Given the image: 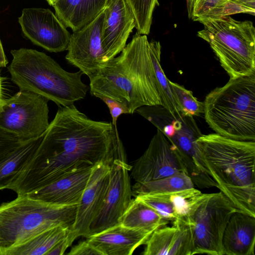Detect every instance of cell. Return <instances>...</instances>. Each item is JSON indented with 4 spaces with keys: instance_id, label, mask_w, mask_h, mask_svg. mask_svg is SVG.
Instances as JSON below:
<instances>
[{
    "instance_id": "1",
    "label": "cell",
    "mask_w": 255,
    "mask_h": 255,
    "mask_svg": "<svg viewBox=\"0 0 255 255\" xmlns=\"http://www.w3.org/2000/svg\"><path fill=\"white\" fill-rule=\"evenodd\" d=\"M126 157L112 122L94 121L74 105L59 107L32 159L8 189L26 195L78 169Z\"/></svg>"
},
{
    "instance_id": "2",
    "label": "cell",
    "mask_w": 255,
    "mask_h": 255,
    "mask_svg": "<svg viewBox=\"0 0 255 255\" xmlns=\"http://www.w3.org/2000/svg\"><path fill=\"white\" fill-rule=\"evenodd\" d=\"M92 96L103 95L132 114L145 106H162L146 35L136 32L120 54L89 77Z\"/></svg>"
},
{
    "instance_id": "3",
    "label": "cell",
    "mask_w": 255,
    "mask_h": 255,
    "mask_svg": "<svg viewBox=\"0 0 255 255\" xmlns=\"http://www.w3.org/2000/svg\"><path fill=\"white\" fill-rule=\"evenodd\" d=\"M195 142L217 188L239 212L255 217V141L216 133L202 134Z\"/></svg>"
},
{
    "instance_id": "4",
    "label": "cell",
    "mask_w": 255,
    "mask_h": 255,
    "mask_svg": "<svg viewBox=\"0 0 255 255\" xmlns=\"http://www.w3.org/2000/svg\"><path fill=\"white\" fill-rule=\"evenodd\" d=\"M8 67L12 82L20 90L40 95L59 107H68L84 99L89 86L82 80V72L66 71L53 58L35 49L11 51Z\"/></svg>"
},
{
    "instance_id": "5",
    "label": "cell",
    "mask_w": 255,
    "mask_h": 255,
    "mask_svg": "<svg viewBox=\"0 0 255 255\" xmlns=\"http://www.w3.org/2000/svg\"><path fill=\"white\" fill-rule=\"evenodd\" d=\"M203 104L206 122L216 133L255 141V74L230 79L211 91Z\"/></svg>"
},
{
    "instance_id": "6",
    "label": "cell",
    "mask_w": 255,
    "mask_h": 255,
    "mask_svg": "<svg viewBox=\"0 0 255 255\" xmlns=\"http://www.w3.org/2000/svg\"><path fill=\"white\" fill-rule=\"evenodd\" d=\"M77 205L44 202L28 195L0 205V255L50 228L72 227Z\"/></svg>"
},
{
    "instance_id": "7",
    "label": "cell",
    "mask_w": 255,
    "mask_h": 255,
    "mask_svg": "<svg viewBox=\"0 0 255 255\" xmlns=\"http://www.w3.org/2000/svg\"><path fill=\"white\" fill-rule=\"evenodd\" d=\"M198 36L207 42L221 66L233 79L255 74V28L231 16L201 22Z\"/></svg>"
},
{
    "instance_id": "8",
    "label": "cell",
    "mask_w": 255,
    "mask_h": 255,
    "mask_svg": "<svg viewBox=\"0 0 255 255\" xmlns=\"http://www.w3.org/2000/svg\"><path fill=\"white\" fill-rule=\"evenodd\" d=\"M237 211L222 192L202 193L182 218L191 233L193 255H222L224 230L231 216Z\"/></svg>"
},
{
    "instance_id": "9",
    "label": "cell",
    "mask_w": 255,
    "mask_h": 255,
    "mask_svg": "<svg viewBox=\"0 0 255 255\" xmlns=\"http://www.w3.org/2000/svg\"><path fill=\"white\" fill-rule=\"evenodd\" d=\"M135 112L149 121L174 144L180 163L190 175L204 170V165L196 144L202 134L193 117H174L161 106H145Z\"/></svg>"
},
{
    "instance_id": "10",
    "label": "cell",
    "mask_w": 255,
    "mask_h": 255,
    "mask_svg": "<svg viewBox=\"0 0 255 255\" xmlns=\"http://www.w3.org/2000/svg\"><path fill=\"white\" fill-rule=\"evenodd\" d=\"M49 100L32 92L20 90L0 107V128L23 142L42 135L49 125Z\"/></svg>"
},
{
    "instance_id": "11",
    "label": "cell",
    "mask_w": 255,
    "mask_h": 255,
    "mask_svg": "<svg viewBox=\"0 0 255 255\" xmlns=\"http://www.w3.org/2000/svg\"><path fill=\"white\" fill-rule=\"evenodd\" d=\"M131 168L126 157L116 158L110 164L106 194L101 208L90 226V235L120 224V218L132 199L128 174Z\"/></svg>"
},
{
    "instance_id": "12",
    "label": "cell",
    "mask_w": 255,
    "mask_h": 255,
    "mask_svg": "<svg viewBox=\"0 0 255 255\" xmlns=\"http://www.w3.org/2000/svg\"><path fill=\"white\" fill-rule=\"evenodd\" d=\"M18 22L22 33L33 44L51 52L67 50L71 34L50 9L25 8Z\"/></svg>"
},
{
    "instance_id": "13",
    "label": "cell",
    "mask_w": 255,
    "mask_h": 255,
    "mask_svg": "<svg viewBox=\"0 0 255 255\" xmlns=\"http://www.w3.org/2000/svg\"><path fill=\"white\" fill-rule=\"evenodd\" d=\"M104 17V9L93 20L71 34L65 58L88 77L105 65L101 47Z\"/></svg>"
},
{
    "instance_id": "14",
    "label": "cell",
    "mask_w": 255,
    "mask_h": 255,
    "mask_svg": "<svg viewBox=\"0 0 255 255\" xmlns=\"http://www.w3.org/2000/svg\"><path fill=\"white\" fill-rule=\"evenodd\" d=\"M184 171L173 143L158 129L131 173L136 182H145Z\"/></svg>"
},
{
    "instance_id": "15",
    "label": "cell",
    "mask_w": 255,
    "mask_h": 255,
    "mask_svg": "<svg viewBox=\"0 0 255 255\" xmlns=\"http://www.w3.org/2000/svg\"><path fill=\"white\" fill-rule=\"evenodd\" d=\"M104 10L101 47L106 64L124 48L135 23L134 16L125 0H107Z\"/></svg>"
},
{
    "instance_id": "16",
    "label": "cell",
    "mask_w": 255,
    "mask_h": 255,
    "mask_svg": "<svg viewBox=\"0 0 255 255\" xmlns=\"http://www.w3.org/2000/svg\"><path fill=\"white\" fill-rule=\"evenodd\" d=\"M110 165L100 163L93 167L87 184L77 205L76 218L71 229L79 237L88 238L90 226L103 203L109 180Z\"/></svg>"
},
{
    "instance_id": "17",
    "label": "cell",
    "mask_w": 255,
    "mask_h": 255,
    "mask_svg": "<svg viewBox=\"0 0 255 255\" xmlns=\"http://www.w3.org/2000/svg\"><path fill=\"white\" fill-rule=\"evenodd\" d=\"M93 167L73 171L26 195L50 204L78 205L88 182Z\"/></svg>"
},
{
    "instance_id": "18",
    "label": "cell",
    "mask_w": 255,
    "mask_h": 255,
    "mask_svg": "<svg viewBox=\"0 0 255 255\" xmlns=\"http://www.w3.org/2000/svg\"><path fill=\"white\" fill-rule=\"evenodd\" d=\"M153 232L146 242L143 255H193V245L189 226L182 218Z\"/></svg>"
},
{
    "instance_id": "19",
    "label": "cell",
    "mask_w": 255,
    "mask_h": 255,
    "mask_svg": "<svg viewBox=\"0 0 255 255\" xmlns=\"http://www.w3.org/2000/svg\"><path fill=\"white\" fill-rule=\"evenodd\" d=\"M152 233L119 224L90 235L87 240L102 255H131L136 249L145 244Z\"/></svg>"
},
{
    "instance_id": "20",
    "label": "cell",
    "mask_w": 255,
    "mask_h": 255,
    "mask_svg": "<svg viewBox=\"0 0 255 255\" xmlns=\"http://www.w3.org/2000/svg\"><path fill=\"white\" fill-rule=\"evenodd\" d=\"M255 217L237 211L230 217L222 241V255H255Z\"/></svg>"
},
{
    "instance_id": "21",
    "label": "cell",
    "mask_w": 255,
    "mask_h": 255,
    "mask_svg": "<svg viewBox=\"0 0 255 255\" xmlns=\"http://www.w3.org/2000/svg\"><path fill=\"white\" fill-rule=\"evenodd\" d=\"M202 193L193 187L169 192L141 194L134 197L172 222L185 217Z\"/></svg>"
},
{
    "instance_id": "22",
    "label": "cell",
    "mask_w": 255,
    "mask_h": 255,
    "mask_svg": "<svg viewBox=\"0 0 255 255\" xmlns=\"http://www.w3.org/2000/svg\"><path fill=\"white\" fill-rule=\"evenodd\" d=\"M107 0H57L52 6L55 15L73 32L96 18L104 10Z\"/></svg>"
},
{
    "instance_id": "23",
    "label": "cell",
    "mask_w": 255,
    "mask_h": 255,
    "mask_svg": "<svg viewBox=\"0 0 255 255\" xmlns=\"http://www.w3.org/2000/svg\"><path fill=\"white\" fill-rule=\"evenodd\" d=\"M42 135L23 142L13 150L0 156V190L8 189L32 159Z\"/></svg>"
},
{
    "instance_id": "24",
    "label": "cell",
    "mask_w": 255,
    "mask_h": 255,
    "mask_svg": "<svg viewBox=\"0 0 255 255\" xmlns=\"http://www.w3.org/2000/svg\"><path fill=\"white\" fill-rule=\"evenodd\" d=\"M169 222L135 197L120 219V224L124 227L153 232Z\"/></svg>"
},
{
    "instance_id": "25",
    "label": "cell",
    "mask_w": 255,
    "mask_h": 255,
    "mask_svg": "<svg viewBox=\"0 0 255 255\" xmlns=\"http://www.w3.org/2000/svg\"><path fill=\"white\" fill-rule=\"evenodd\" d=\"M70 230V227L63 226L50 228L11 249L5 255H47Z\"/></svg>"
},
{
    "instance_id": "26",
    "label": "cell",
    "mask_w": 255,
    "mask_h": 255,
    "mask_svg": "<svg viewBox=\"0 0 255 255\" xmlns=\"http://www.w3.org/2000/svg\"><path fill=\"white\" fill-rule=\"evenodd\" d=\"M150 57L154 67L162 106L174 117L181 115L176 101L169 80L165 76L160 64L161 46L159 41H149Z\"/></svg>"
},
{
    "instance_id": "27",
    "label": "cell",
    "mask_w": 255,
    "mask_h": 255,
    "mask_svg": "<svg viewBox=\"0 0 255 255\" xmlns=\"http://www.w3.org/2000/svg\"><path fill=\"white\" fill-rule=\"evenodd\" d=\"M194 187L190 177L184 171L145 182H136L131 188L134 197L141 194L161 193Z\"/></svg>"
},
{
    "instance_id": "28",
    "label": "cell",
    "mask_w": 255,
    "mask_h": 255,
    "mask_svg": "<svg viewBox=\"0 0 255 255\" xmlns=\"http://www.w3.org/2000/svg\"><path fill=\"white\" fill-rule=\"evenodd\" d=\"M240 13L255 15V0H225L198 18L196 21L201 22Z\"/></svg>"
},
{
    "instance_id": "29",
    "label": "cell",
    "mask_w": 255,
    "mask_h": 255,
    "mask_svg": "<svg viewBox=\"0 0 255 255\" xmlns=\"http://www.w3.org/2000/svg\"><path fill=\"white\" fill-rule=\"evenodd\" d=\"M134 19L137 32L148 35L150 30L154 8L158 5V0H125Z\"/></svg>"
},
{
    "instance_id": "30",
    "label": "cell",
    "mask_w": 255,
    "mask_h": 255,
    "mask_svg": "<svg viewBox=\"0 0 255 255\" xmlns=\"http://www.w3.org/2000/svg\"><path fill=\"white\" fill-rule=\"evenodd\" d=\"M176 101L183 116H198L204 113V104L195 98L191 91L169 81Z\"/></svg>"
},
{
    "instance_id": "31",
    "label": "cell",
    "mask_w": 255,
    "mask_h": 255,
    "mask_svg": "<svg viewBox=\"0 0 255 255\" xmlns=\"http://www.w3.org/2000/svg\"><path fill=\"white\" fill-rule=\"evenodd\" d=\"M225 0H194L188 5V16L194 21Z\"/></svg>"
},
{
    "instance_id": "32",
    "label": "cell",
    "mask_w": 255,
    "mask_h": 255,
    "mask_svg": "<svg viewBox=\"0 0 255 255\" xmlns=\"http://www.w3.org/2000/svg\"><path fill=\"white\" fill-rule=\"evenodd\" d=\"M22 142L14 135L0 128V156L13 150Z\"/></svg>"
},
{
    "instance_id": "33",
    "label": "cell",
    "mask_w": 255,
    "mask_h": 255,
    "mask_svg": "<svg viewBox=\"0 0 255 255\" xmlns=\"http://www.w3.org/2000/svg\"><path fill=\"white\" fill-rule=\"evenodd\" d=\"M96 97L102 100L108 106L112 118V124L116 130L118 131L117 120L121 115L128 114L127 111L119 103L109 98L100 95Z\"/></svg>"
},
{
    "instance_id": "34",
    "label": "cell",
    "mask_w": 255,
    "mask_h": 255,
    "mask_svg": "<svg viewBox=\"0 0 255 255\" xmlns=\"http://www.w3.org/2000/svg\"><path fill=\"white\" fill-rule=\"evenodd\" d=\"M79 237L77 233L70 229L68 233L60 240L47 254V255H62L71 246L73 242Z\"/></svg>"
},
{
    "instance_id": "35",
    "label": "cell",
    "mask_w": 255,
    "mask_h": 255,
    "mask_svg": "<svg viewBox=\"0 0 255 255\" xmlns=\"http://www.w3.org/2000/svg\"><path fill=\"white\" fill-rule=\"evenodd\" d=\"M67 255H102V253L87 240L81 241L73 247Z\"/></svg>"
},
{
    "instance_id": "36",
    "label": "cell",
    "mask_w": 255,
    "mask_h": 255,
    "mask_svg": "<svg viewBox=\"0 0 255 255\" xmlns=\"http://www.w3.org/2000/svg\"><path fill=\"white\" fill-rule=\"evenodd\" d=\"M8 63L4 50L0 39V67H4Z\"/></svg>"
},
{
    "instance_id": "37",
    "label": "cell",
    "mask_w": 255,
    "mask_h": 255,
    "mask_svg": "<svg viewBox=\"0 0 255 255\" xmlns=\"http://www.w3.org/2000/svg\"><path fill=\"white\" fill-rule=\"evenodd\" d=\"M2 79L0 75V107L3 103V100L4 99L3 96V87H2Z\"/></svg>"
},
{
    "instance_id": "38",
    "label": "cell",
    "mask_w": 255,
    "mask_h": 255,
    "mask_svg": "<svg viewBox=\"0 0 255 255\" xmlns=\"http://www.w3.org/2000/svg\"><path fill=\"white\" fill-rule=\"evenodd\" d=\"M47 1V2L48 3V4L50 5L53 6L56 2L57 1V0H45Z\"/></svg>"
},
{
    "instance_id": "39",
    "label": "cell",
    "mask_w": 255,
    "mask_h": 255,
    "mask_svg": "<svg viewBox=\"0 0 255 255\" xmlns=\"http://www.w3.org/2000/svg\"><path fill=\"white\" fill-rule=\"evenodd\" d=\"M194 0H188L187 1V4L190 3L192 2Z\"/></svg>"
},
{
    "instance_id": "40",
    "label": "cell",
    "mask_w": 255,
    "mask_h": 255,
    "mask_svg": "<svg viewBox=\"0 0 255 255\" xmlns=\"http://www.w3.org/2000/svg\"></svg>"
}]
</instances>
